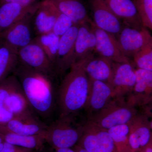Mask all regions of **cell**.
<instances>
[{"mask_svg":"<svg viewBox=\"0 0 152 152\" xmlns=\"http://www.w3.org/2000/svg\"><path fill=\"white\" fill-rule=\"evenodd\" d=\"M0 126L11 132L24 135H34L45 134L48 124L34 115L14 118Z\"/></svg>","mask_w":152,"mask_h":152,"instance_id":"ac0fdd59","label":"cell"},{"mask_svg":"<svg viewBox=\"0 0 152 152\" xmlns=\"http://www.w3.org/2000/svg\"><path fill=\"white\" fill-rule=\"evenodd\" d=\"M10 80V87L7 104L14 118L37 116L31 108L16 77L11 75Z\"/></svg>","mask_w":152,"mask_h":152,"instance_id":"e0dca14e","label":"cell"},{"mask_svg":"<svg viewBox=\"0 0 152 152\" xmlns=\"http://www.w3.org/2000/svg\"><path fill=\"white\" fill-rule=\"evenodd\" d=\"M140 152H152V141L143 148Z\"/></svg>","mask_w":152,"mask_h":152,"instance_id":"e575fe53","label":"cell"},{"mask_svg":"<svg viewBox=\"0 0 152 152\" xmlns=\"http://www.w3.org/2000/svg\"><path fill=\"white\" fill-rule=\"evenodd\" d=\"M135 73V84L130 94L135 95L129 98L130 101L128 102L134 106L139 101L148 103L151 99L152 90V71L137 68Z\"/></svg>","mask_w":152,"mask_h":152,"instance_id":"44dd1931","label":"cell"},{"mask_svg":"<svg viewBox=\"0 0 152 152\" xmlns=\"http://www.w3.org/2000/svg\"><path fill=\"white\" fill-rule=\"evenodd\" d=\"M125 26L141 29L144 27L132 0H103Z\"/></svg>","mask_w":152,"mask_h":152,"instance_id":"2e32d148","label":"cell"},{"mask_svg":"<svg viewBox=\"0 0 152 152\" xmlns=\"http://www.w3.org/2000/svg\"><path fill=\"white\" fill-rule=\"evenodd\" d=\"M12 75L16 77L34 113L48 125L57 108L54 79L19 61Z\"/></svg>","mask_w":152,"mask_h":152,"instance_id":"6da1fadb","label":"cell"},{"mask_svg":"<svg viewBox=\"0 0 152 152\" xmlns=\"http://www.w3.org/2000/svg\"><path fill=\"white\" fill-rule=\"evenodd\" d=\"M53 152H76L72 148H65L53 149Z\"/></svg>","mask_w":152,"mask_h":152,"instance_id":"836d02e7","label":"cell"},{"mask_svg":"<svg viewBox=\"0 0 152 152\" xmlns=\"http://www.w3.org/2000/svg\"><path fill=\"white\" fill-rule=\"evenodd\" d=\"M118 152H132L129 144V126L128 124L115 126L107 130Z\"/></svg>","mask_w":152,"mask_h":152,"instance_id":"4316f807","label":"cell"},{"mask_svg":"<svg viewBox=\"0 0 152 152\" xmlns=\"http://www.w3.org/2000/svg\"><path fill=\"white\" fill-rule=\"evenodd\" d=\"M57 9L70 18L74 24L89 23L91 19L82 0H52Z\"/></svg>","mask_w":152,"mask_h":152,"instance_id":"7402d4cb","label":"cell"},{"mask_svg":"<svg viewBox=\"0 0 152 152\" xmlns=\"http://www.w3.org/2000/svg\"><path fill=\"white\" fill-rule=\"evenodd\" d=\"M77 145L88 152H118L107 130L88 122Z\"/></svg>","mask_w":152,"mask_h":152,"instance_id":"8992f818","label":"cell"},{"mask_svg":"<svg viewBox=\"0 0 152 152\" xmlns=\"http://www.w3.org/2000/svg\"><path fill=\"white\" fill-rule=\"evenodd\" d=\"M89 90V80L79 63L73 65L57 89L58 118H75L84 108Z\"/></svg>","mask_w":152,"mask_h":152,"instance_id":"7a4b0ae2","label":"cell"},{"mask_svg":"<svg viewBox=\"0 0 152 152\" xmlns=\"http://www.w3.org/2000/svg\"><path fill=\"white\" fill-rule=\"evenodd\" d=\"M36 12L28 15L1 33L0 41L18 51L28 45L33 40L31 23Z\"/></svg>","mask_w":152,"mask_h":152,"instance_id":"9c48e42d","label":"cell"},{"mask_svg":"<svg viewBox=\"0 0 152 152\" xmlns=\"http://www.w3.org/2000/svg\"><path fill=\"white\" fill-rule=\"evenodd\" d=\"M58 9L52 0H43L34 15V28L38 35L53 31Z\"/></svg>","mask_w":152,"mask_h":152,"instance_id":"d6986e66","label":"cell"},{"mask_svg":"<svg viewBox=\"0 0 152 152\" xmlns=\"http://www.w3.org/2000/svg\"><path fill=\"white\" fill-rule=\"evenodd\" d=\"M128 125L130 132L134 133L138 139L141 150L152 141L151 126L146 117L137 115Z\"/></svg>","mask_w":152,"mask_h":152,"instance_id":"d4e9b609","label":"cell"},{"mask_svg":"<svg viewBox=\"0 0 152 152\" xmlns=\"http://www.w3.org/2000/svg\"><path fill=\"white\" fill-rule=\"evenodd\" d=\"M137 68L152 71V43L148 44L132 57Z\"/></svg>","mask_w":152,"mask_h":152,"instance_id":"f546056e","label":"cell"},{"mask_svg":"<svg viewBox=\"0 0 152 152\" xmlns=\"http://www.w3.org/2000/svg\"><path fill=\"white\" fill-rule=\"evenodd\" d=\"M4 142V140L2 136L0 134V151H1Z\"/></svg>","mask_w":152,"mask_h":152,"instance_id":"8d00e7d4","label":"cell"},{"mask_svg":"<svg viewBox=\"0 0 152 152\" xmlns=\"http://www.w3.org/2000/svg\"><path fill=\"white\" fill-rule=\"evenodd\" d=\"M43 148H42L41 149L37 150V151H34V152H48L46 151H44V150H43Z\"/></svg>","mask_w":152,"mask_h":152,"instance_id":"74e56055","label":"cell"},{"mask_svg":"<svg viewBox=\"0 0 152 152\" xmlns=\"http://www.w3.org/2000/svg\"><path fill=\"white\" fill-rule=\"evenodd\" d=\"M96 26L116 37L123 27V23L103 0H89Z\"/></svg>","mask_w":152,"mask_h":152,"instance_id":"4fadbf2b","label":"cell"},{"mask_svg":"<svg viewBox=\"0 0 152 152\" xmlns=\"http://www.w3.org/2000/svg\"><path fill=\"white\" fill-rule=\"evenodd\" d=\"M137 115L134 106L124 99L113 98L99 112L88 118L87 122L104 129L130 122Z\"/></svg>","mask_w":152,"mask_h":152,"instance_id":"3957f363","label":"cell"},{"mask_svg":"<svg viewBox=\"0 0 152 152\" xmlns=\"http://www.w3.org/2000/svg\"><path fill=\"white\" fill-rule=\"evenodd\" d=\"M0 134L5 142L18 146L37 151L43 148L46 142L44 134L24 135L11 132L0 126Z\"/></svg>","mask_w":152,"mask_h":152,"instance_id":"603a6c76","label":"cell"},{"mask_svg":"<svg viewBox=\"0 0 152 152\" xmlns=\"http://www.w3.org/2000/svg\"><path fill=\"white\" fill-rule=\"evenodd\" d=\"M89 24L96 38V51L99 56L115 63H131L129 58L123 54L117 37L96 26L91 20Z\"/></svg>","mask_w":152,"mask_h":152,"instance_id":"52a82bcc","label":"cell"},{"mask_svg":"<svg viewBox=\"0 0 152 152\" xmlns=\"http://www.w3.org/2000/svg\"><path fill=\"white\" fill-rule=\"evenodd\" d=\"M18 63V51L0 41V84L12 75Z\"/></svg>","mask_w":152,"mask_h":152,"instance_id":"cb8c5ba5","label":"cell"},{"mask_svg":"<svg viewBox=\"0 0 152 152\" xmlns=\"http://www.w3.org/2000/svg\"><path fill=\"white\" fill-rule=\"evenodd\" d=\"M89 90L84 110L88 118L99 112L113 98L112 87L100 81L89 78Z\"/></svg>","mask_w":152,"mask_h":152,"instance_id":"5bb4252c","label":"cell"},{"mask_svg":"<svg viewBox=\"0 0 152 152\" xmlns=\"http://www.w3.org/2000/svg\"><path fill=\"white\" fill-rule=\"evenodd\" d=\"M19 61L45 75L54 79L58 75L56 68L43 50L34 39L18 51Z\"/></svg>","mask_w":152,"mask_h":152,"instance_id":"5b68a950","label":"cell"},{"mask_svg":"<svg viewBox=\"0 0 152 152\" xmlns=\"http://www.w3.org/2000/svg\"><path fill=\"white\" fill-rule=\"evenodd\" d=\"M60 39V37L53 31L38 35L34 39L43 50L55 68Z\"/></svg>","mask_w":152,"mask_h":152,"instance_id":"484cf974","label":"cell"},{"mask_svg":"<svg viewBox=\"0 0 152 152\" xmlns=\"http://www.w3.org/2000/svg\"><path fill=\"white\" fill-rule=\"evenodd\" d=\"M73 149L75 150L76 152H88L86 150L84 149L81 147L79 146L78 145H76L73 147Z\"/></svg>","mask_w":152,"mask_h":152,"instance_id":"d590c367","label":"cell"},{"mask_svg":"<svg viewBox=\"0 0 152 152\" xmlns=\"http://www.w3.org/2000/svg\"><path fill=\"white\" fill-rule=\"evenodd\" d=\"M144 27L152 30V0H132Z\"/></svg>","mask_w":152,"mask_h":152,"instance_id":"f1b7e54d","label":"cell"},{"mask_svg":"<svg viewBox=\"0 0 152 152\" xmlns=\"http://www.w3.org/2000/svg\"><path fill=\"white\" fill-rule=\"evenodd\" d=\"M120 49L126 56L132 57L147 45L152 43V37L147 28L141 29L125 26L117 36Z\"/></svg>","mask_w":152,"mask_h":152,"instance_id":"ba28073f","label":"cell"},{"mask_svg":"<svg viewBox=\"0 0 152 152\" xmlns=\"http://www.w3.org/2000/svg\"><path fill=\"white\" fill-rule=\"evenodd\" d=\"M112 88L113 98L124 99L132 91L136 82L135 69L132 63H113Z\"/></svg>","mask_w":152,"mask_h":152,"instance_id":"30bf717a","label":"cell"},{"mask_svg":"<svg viewBox=\"0 0 152 152\" xmlns=\"http://www.w3.org/2000/svg\"><path fill=\"white\" fill-rule=\"evenodd\" d=\"M96 46V36L89 23L79 25L75 42L73 65L78 63L94 53Z\"/></svg>","mask_w":152,"mask_h":152,"instance_id":"ffe728a7","label":"cell"},{"mask_svg":"<svg viewBox=\"0 0 152 152\" xmlns=\"http://www.w3.org/2000/svg\"><path fill=\"white\" fill-rule=\"evenodd\" d=\"M10 87V80L9 76L0 84V125L4 124L14 118L7 104Z\"/></svg>","mask_w":152,"mask_h":152,"instance_id":"83f0119b","label":"cell"},{"mask_svg":"<svg viewBox=\"0 0 152 152\" xmlns=\"http://www.w3.org/2000/svg\"><path fill=\"white\" fill-rule=\"evenodd\" d=\"M79 25L74 24L60 37L56 63L57 75H62L70 69L73 63L75 42Z\"/></svg>","mask_w":152,"mask_h":152,"instance_id":"8fae6325","label":"cell"},{"mask_svg":"<svg viewBox=\"0 0 152 152\" xmlns=\"http://www.w3.org/2000/svg\"><path fill=\"white\" fill-rule=\"evenodd\" d=\"M83 125L76 123L75 118H58L48 125L45 140L53 149L73 148L81 137Z\"/></svg>","mask_w":152,"mask_h":152,"instance_id":"277c9868","label":"cell"},{"mask_svg":"<svg viewBox=\"0 0 152 152\" xmlns=\"http://www.w3.org/2000/svg\"><path fill=\"white\" fill-rule=\"evenodd\" d=\"M37 0H0V5L6 3H15L24 6H28L37 2Z\"/></svg>","mask_w":152,"mask_h":152,"instance_id":"d6a6232c","label":"cell"},{"mask_svg":"<svg viewBox=\"0 0 152 152\" xmlns=\"http://www.w3.org/2000/svg\"><path fill=\"white\" fill-rule=\"evenodd\" d=\"M40 2L24 6L15 3H6L0 5V34L17 22L35 12Z\"/></svg>","mask_w":152,"mask_h":152,"instance_id":"9a60e30c","label":"cell"},{"mask_svg":"<svg viewBox=\"0 0 152 152\" xmlns=\"http://www.w3.org/2000/svg\"><path fill=\"white\" fill-rule=\"evenodd\" d=\"M34 151L32 149L15 145L4 141L0 152H34Z\"/></svg>","mask_w":152,"mask_h":152,"instance_id":"1f68e13d","label":"cell"},{"mask_svg":"<svg viewBox=\"0 0 152 152\" xmlns=\"http://www.w3.org/2000/svg\"><path fill=\"white\" fill-rule=\"evenodd\" d=\"M77 63L81 65L89 78L104 82L112 88L113 62L100 56H95L94 53Z\"/></svg>","mask_w":152,"mask_h":152,"instance_id":"7c38bea8","label":"cell"},{"mask_svg":"<svg viewBox=\"0 0 152 152\" xmlns=\"http://www.w3.org/2000/svg\"><path fill=\"white\" fill-rule=\"evenodd\" d=\"M74 25L73 22L69 17L58 10L56 20L53 32L56 35L61 37Z\"/></svg>","mask_w":152,"mask_h":152,"instance_id":"4dcf8cb0","label":"cell"}]
</instances>
